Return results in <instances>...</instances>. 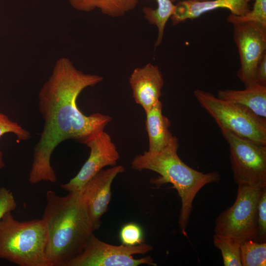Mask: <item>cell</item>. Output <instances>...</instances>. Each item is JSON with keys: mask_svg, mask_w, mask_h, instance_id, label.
I'll return each mask as SVG.
<instances>
[{"mask_svg": "<svg viewBox=\"0 0 266 266\" xmlns=\"http://www.w3.org/2000/svg\"><path fill=\"white\" fill-rule=\"evenodd\" d=\"M102 80L101 76L78 70L67 58L57 61L52 74L38 93V107L44 126L34 148L29 176L30 183L55 182L57 177L51 164L55 148L67 139L83 144L88 137L104 130L111 121L110 116L100 113L84 115L76 103L85 88L93 87Z\"/></svg>", "mask_w": 266, "mask_h": 266, "instance_id": "6da1fadb", "label": "cell"}, {"mask_svg": "<svg viewBox=\"0 0 266 266\" xmlns=\"http://www.w3.org/2000/svg\"><path fill=\"white\" fill-rule=\"evenodd\" d=\"M42 218L47 230L45 255L51 266H66L84 249L94 230L80 192L46 195Z\"/></svg>", "mask_w": 266, "mask_h": 266, "instance_id": "7a4b0ae2", "label": "cell"}, {"mask_svg": "<svg viewBox=\"0 0 266 266\" xmlns=\"http://www.w3.org/2000/svg\"><path fill=\"white\" fill-rule=\"evenodd\" d=\"M178 140L175 137L164 149L158 152L145 151L136 156L131 163L136 170L153 171L160 175L153 180L157 185L169 183L178 192L181 200L178 224L181 233L187 236L186 229L193 209V200L199 191L207 184L220 180L216 171H198L185 164L179 157Z\"/></svg>", "mask_w": 266, "mask_h": 266, "instance_id": "3957f363", "label": "cell"}, {"mask_svg": "<svg viewBox=\"0 0 266 266\" xmlns=\"http://www.w3.org/2000/svg\"><path fill=\"white\" fill-rule=\"evenodd\" d=\"M47 240L43 220H16L11 212L0 221V258L20 266H51L45 255Z\"/></svg>", "mask_w": 266, "mask_h": 266, "instance_id": "277c9868", "label": "cell"}, {"mask_svg": "<svg viewBox=\"0 0 266 266\" xmlns=\"http://www.w3.org/2000/svg\"><path fill=\"white\" fill-rule=\"evenodd\" d=\"M194 95L200 105L214 119L220 130L254 142L266 145V119L247 108L197 89Z\"/></svg>", "mask_w": 266, "mask_h": 266, "instance_id": "5b68a950", "label": "cell"}, {"mask_svg": "<svg viewBox=\"0 0 266 266\" xmlns=\"http://www.w3.org/2000/svg\"><path fill=\"white\" fill-rule=\"evenodd\" d=\"M263 189L238 185L234 203L216 218L214 234L240 245L248 240L256 241L258 205Z\"/></svg>", "mask_w": 266, "mask_h": 266, "instance_id": "8992f818", "label": "cell"}, {"mask_svg": "<svg viewBox=\"0 0 266 266\" xmlns=\"http://www.w3.org/2000/svg\"><path fill=\"white\" fill-rule=\"evenodd\" d=\"M229 144L231 168L238 185L266 187V145L221 130Z\"/></svg>", "mask_w": 266, "mask_h": 266, "instance_id": "52a82bcc", "label": "cell"}, {"mask_svg": "<svg viewBox=\"0 0 266 266\" xmlns=\"http://www.w3.org/2000/svg\"><path fill=\"white\" fill-rule=\"evenodd\" d=\"M152 249L151 245L144 243L135 246L109 244L99 239L93 233L82 252L66 266H157L150 256L139 259L133 257L136 254H145Z\"/></svg>", "mask_w": 266, "mask_h": 266, "instance_id": "ba28073f", "label": "cell"}, {"mask_svg": "<svg viewBox=\"0 0 266 266\" xmlns=\"http://www.w3.org/2000/svg\"><path fill=\"white\" fill-rule=\"evenodd\" d=\"M233 25V38L237 47L240 66L236 74L245 88L256 84L258 64L266 52V27L253 21L229 22Z\"/></svg>", "mask_w": 266, "mask_h": 266, "instance_id": "9c48e42d", "label": "cell"}, {"mask_svg": "<svg viewBox=\"0 0 266 266\" xmlns=\"http://www.w3.org/2000/svg\"><path fill=\"white\" fill-rule=\"evenodd\" d=\"M83 144L90 148V155L76 175L61 185L68 192H80L85 184L103 167L116 166L120 158L110 135L104 130L88 137Z\"/></svg>", "mask_w": 266, "mask_h": 266, "instance_id": "30bf717a", "label": "cell"}, {"mask_svg": "<svg viewBox=\"0 0 266 266\" xmlns=\"http://www.w3.org/2000/svg\"><path fill=\"white\" fill-rule=\"evenodd\" d=\"M125 170L122 165L102 169L89 180L81 190L94 231L99 229L100 219L108 209L111 199L112 183L116 176Z\"/></svg>", "mask_w": 266, "mask_h": 266, "instance_id": "8fae6325", "label": "cell"}, {"mask_svg": "<svg viewBox=\"0 0 266 266\" xmlns=\"http://www.w3.org/2000/svg\"><path fill=\"white\" fill-rule=\"evenodd\" d=\"M129 83L133 98L145 112L160 100L164 81L157 66L149 63L135 68L130 77Z\"/></svg>", "mask_w": 266, "mask_h": 266, "instance_id": "7c38bea8", "label": "cell"}, {"mask_svg": "<svg viewBox=\"0 0 266 266\" xmlns=\"http://www.w3.org/2000/svg\"><path fill=\"white\" fill-rule=\"evenodd\" d=\"M253 0H210L196 1L184 0L175 5L174 14L171 16L173 25L187 19H194L203 14L218 8H226L231 14L242 16L251 10L249 3Z\"/></svg>", "mask_w": 266, "mask_h": 266, "instance_id": "4fadbf2b", "label": "cell"}, {"mask_svg": "<svg viewBox=\"0 0 266 266\" xmlns=\"http://www.w3.org/2000/svg\"><path fill=\"white\" fill-rule=\"evenodd\" d=\"M163 105L159 100L145 111V127L149 140L148 151L158 152L166 147L174 138L170 133L169 120L163 115Z\"/></svg>", "mask_w": 266, "mask_h": 266, "instance_id": "5bb4252c", "label": "cell"}, {"mask_svg": "<svg viewBox=\"0 0 266 266\" xmlns=\"http://www.w3.org/2000/svg\"><path fill=\"white\" fill-rule=\"evenodd\" d=\"M217 97L243 106L266 119V86L256 84L243 90H219Z\"/></svg>", "mask_w": 266, "mask_h": 266, "instance_id": "9a60e30c", "label": "cell"}, {"mask_svg": "<svg viewBox=\"0 0 266 266\" xmlns=\"http://www.w3.org/2000/svg\"><path fill=\"white\" fill-rule=\"evenodd\" d=\"M71 6L77 10L90 12L95 8L111 17H118L133 10L138 0H69Z\"/></svg>", "mask_w": 266, "mask_h": 266, "instance_id": "2e32d148", "label": "cell"}, {"mask_svg": "<svg viewBox=\"0 0 266 266\" xmlns=\"http://www.w3.org/2000/svg\"><path fill=\"white\" fill-rule=\"evenodd\" d=\"M157 8L153 9L149 7H144L143 12L145 19L148 22L155 25L158 29L157 38L155 47L159 46L162 43L164 30L168 19L174 14L175 5L170 0H156Z\"/></svg>", "mask_w": 266, "mask_h": 266, "instance_id": "e0dca14e", "label": "cell"}, {"mask_svg": "<svg viewBox=\"0 0 266 266\" xmlns=\"http://www.w3.org/2000/svg\"><path fill=\"white\" fill-rule=\"evenodd\" d=\"M242 266H265L266 265V243L250 240L243 242L240 247Z\"/></svg>", "mask_w": 266, "mask_h": 266, "instance_id": "ac0fdd59", "label": "cell"}, {"mask_svg": "<svg viewBox=\"0 0 266 266\" xmlns=\"http://www.w3.org/2000/svg\"><path fill=\"white\" fill-rule=\"evenodd\" d=\"M213 244L220 249L225 266H242L240 259V244L228 238L214 234Z\"/></svg>", "mask_w": 266, "mask_h": 266, "instance_id": "d6986e66", "label": "cell"}, {"mask_svg": "<svg viewBox=\"0 0 266 266\" xmlns=\"http://www.w3.org/2000/svg\"><path fill=\"white\" fill-rule=\"evenodd\" d=\"M252 9L242 16L230 14L227 21H253L266 27V0H254Z\"/></svg>", "mask_w": 266, "mask_h": 266, "instance_id": "ffe728a7", "label": "cell"}, {"mask_svg": "<svg viewBox=\"0 0 266 266\" xmlns=\"http://www.w3.org/2000/svg\"><path fill=\"white\" fill-rule=\"evenodd\" d=\"M119 237L122 244L127 246H135L144 242L142 228L134 223L124 225L120 230Z\"/></svg>", "mask_w": 266, "mask_h": 266, "instance_id": "44dd1931", "label": "cell"}, {"mask_svg": "<svg viewBox=\"0 0 266 266\" xmlns=\"http://www.w3.org/2000/svg\"><path fill=\"white\" fill-rule=\"evenodd\" d=\"M7 133L14 134L18 141L27 140L31 137L28 131L10 120L6 115L0 113V137Z\"/></svg>", "mask_w": 266, "mask_h": 266, "instance_id": "7402d4cb", "label": "cell"}, {"mask_svg": "<svg viewBox=\"0 0 266 266\" xmlns=\"http://www.w3.org/2000/svg\"><path fill=\"white\" fill-rule=\"evenodd\" d=\"M258 223L259 234L256 241H266V187L263 189L258 205Z\"/></svg>", "mask_w": 266, "mask_h": 266, "instance_id": "603a6c76", "label": "cell"}, {"mask_svg": "<svg viewBox=\"0 0 266 266\" xmlns=\"http://www.w3.org/2000/svg\"><path fill=\"white\" fill-rule=\"evenodd\" d=\"M17 203L12 193L5 188H0V221L7 212L15 210Z\"/></svg>", "mask_w": 266, "mask_h": 266, "instance_id": "cb8c5ba5", "label": "cell"}, {"mask_svg": "<svg viewBox=\"0 0 266 266\" xmlns=\"http://www.w3.org/2000/svg\"><path fill=\"white\" fill-rule=\"evenodd\" d=\"M255 80L257 84L266 86V52L262 56L257 66Z\"/></svg>", "mask_w": 266, "mask_h": 266, "instance_id": "d4e9b609", "label": "cell"}, {"mask_svg": "<svg viewBox=\"0 0 266 266\" xmlns=\"http://www.w3.org/2000/svg\"><path fill=\"white\" fill-rule=\"evenodd\" d=\"M5 165L3 160L2 153L0 151V168H2Z\"/></svg>", "mask_w": 266, "mask_h": 266, "instance_id": "484cf974", "label": "cell"}, {"mask_svg": "<svg viewBox=\"0 0 266 266\" xmlns=\"http://www.w3.org/2000/svg\"><path fill=\"white\" fill-rule=\"evenodd\" d=\"M170 0L171 2L173 3L177 0ZM190 0L196 1H207V0Z\"/></svg>", "mask_w": 266, "mask_h": 266, "instance_id": "4316f807", "label": "cell"}]
</instances>
